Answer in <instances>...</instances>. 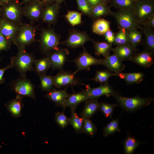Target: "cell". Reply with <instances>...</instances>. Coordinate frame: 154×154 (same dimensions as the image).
<instances>
[{"label":"cell","mask_w":154,"mask_h":154,"mask_svg":"<svg viewBox=\"0 0 154 154\" xmlns=\"http://www.w3.org/2000/svg\"><path fill=\"white\" fill-rule=\"evenodd\" d=\"M44 7L41 0H33L23 7V15L31 23L38 21L40 19Z\"/></svg>","instance_id":"obj_8"},{"label":"cell","mask_w":154,"mask_h":154,"mask_svg":"<svg viewBox=\"0 0 154 154\" xmlns=\"http://www.w3.org/2000/svg\"><path fill=\"white\" fill-rule=\"evenodd\" d=\"M2 0H0V6H1V3L2 2Z\"/></svg>","instance_id":"obj_53"},{"label":"cell","mask_w":154,"mask_h":154,"mask_svg":"<svg viewBox=\"0 0 154 154\" xmlns=\"http://www.w3.org/2000/svg\"><path fill=\"white\" fill-rule=\"evenodd\" d=\"M22 97L17 95L16 98L8 103L7 108L13 116L18 117L21 115Z\"/></svg>","instance_id":"obj_27"},{"label":"cell","mask_w":154,"mask_h":154,"mask_svg":"<svg viewBox=\"0 0 154 154\" xmlns=\"http://www.w3.org/2000/svg\"><path fill=\"white\" fill-rule=\"evenodd\" d=\"M136 0H111L110 6L118 9H127L132 11Z\"/></svg>","instance_id":"obj_29"},{"label":"cell","mask_w":154,"mask_h":154,"mask_svg":"<svg viewBox=\"0 0 154 154\" xmlns=\"http://www.w3.org/2000/svg\"><path fill=\"white\" fill-rule=\"evenodd\" d=\"M38 27L31 24L22 23L15 36L13 41L18 49H25V47L35 42Z\"/></svg>","instance_id":"obj_2"},{"label":"cell","mask_w":154,"mask_h":154,"mask_svg":"<svg viewBox=\"0 0 154 154\" xmlns=\"http://www.w3.org/2000/svg\"><path fill=\"white\" fill-rule=\"evenodd\" d=\"M35 69L38 75L45 74L50 67V63L48 57L36 60L35 63Z\"/></svg>","instance_id":"obj_28"},{"label":"cell","mask_w":154,"mask_h":154,"mask_svg":"<svg viewBox=\"0 0 154 154\" xmlns=\"http://www.w3.org/2000/svg\"><path fill=\"white\" fill-rule=\"evenodd\" d=\"M132 11L141 25L154 13V0H136Z\"/></svg>","instance_id":"obj_6"},{"label":"cell","mask_w":154,"mask_h":154,"mask_svg":"<svg viewBox=\"0 0 154 154\" xmlns=\"http://www.w3.org/2000/svg\"><path fill=\"white\" fill-rule=\"evenodd\" d=\"M104 135L107 136L116 131H120L118 119L113 120L104 129Z\"/></svg>","instance_id":"obj_40"},{"label":"cell","mask_w":154,"mask_h":154,"mask_svg":"<svg viewBox=\"0 0 154 154\" xmlns=\"http://www.w3.org/2000/svg\"><path fill=\"white\" fill-rule=\"evenodd\" d=\"M40 35V48L43 52L48 54L59 49L60 37L53 29H42Z\"/></svg>","instance_id":"obj_5"},{"label":"cell","mask_w":154,"mask_h":154,"mask_svg":"<svg viewBox=\"0 0 154 154\" xmlns=\"http://www.w3.org/2000/svg\"><path fill=\"white\" fill-rule=\"evenodd\" d=\"M22 24H15L0 17V31L7 40L11 43L13 42L15 36Z\"/></svg>","instance_id":"obj_15"},{"label":"cell","mask_w":154,"mask_h":154,"mask_svg":"<svg viewBox=\"0 0 154 154\" xmlns=\"http://www.w3.org/2000/svg\"><path fill=\"white\" fill-rule=\"evenodd\" d=\"M23 3L17 0H11L0 7L1 17L14 23H22L23 15Z\"/></svg>","instance_id":"obj_1"},{"label":"cell","mask_w":154,"mask_h":154,"mask_svg":"<svg viewBox=\"0 0 154 154\" xmlns=\"http://www.w3.org/2000/svg\"><path fill=\"white\" fill-rule=\"evenodd\" d=\"M39 76L40 81V86L42 90L48 92L52 89L53 85V77L45 74Z\"/></svg>","instance_id":"obj_35"},{"label":"cell","mask_w":154,"mask_h":154,"mask_svg":"<svg viewBox=\"0 0 154 154\" xmlns=\"http://www.w3.org/2000/svg\"><path fill=\"white\" fill-rule=\"evenodd\" d=\"M82 14L76 11H68L65 17L68 22L74 26L81 23Z\"/></svg>","instance_id":"obj_34"},{"label":"cell","mask_w":154,"mask_h":154,"mask_svg":"<svg viewBox=\"0 0 154 154\" xmlns=\"http://www.w3.org/2000/svg\"><path fill=\"white\" fill-rule=\"evenodd\" d=\"M42 2L44 6L55 3L56 0H42Z\"/></svg>","instance_id":"obj_48"},{"label":"cell","mask_w":154,"mask_h":154,"mask_svg":"<svg viewBox=\"0 0 154 154\" xmlns=\"http://www.w3.org/2000/svg\"><path fill=\"white\" fill-rule=\"evenodd\" d=\"M14 84L13 88L17 95L34 98L35 94L33 84L25 76L21 77Z\"/></svg>","instance_id":"obj_11"},{"label":"cell","mask_w":154,"mask_h":154,"mask_svg":"<svg viewBox=\"0 0 154 154\" xmlns=\"http://www.w3.org/2000/svg\"><path fill=\"white\" fill-rule=\"evenodd\" d=\"M127 36L131 45L134 48L141 41L142 39V33L136 29H132L127 31Z\"/></svg>","instance_id":"obj_32"},{"label":"cell","mask_w":154,"mask_h":154,"mask_svg":"<svg viewBox=\"0 0 154 154\" xmlns=\"http://www.w3.org/2000/svg\"><path fill=\"white\" fill-rule=\"evenodd\" d=\"M59 8L55 3L44 6L40 19L42 21L49 25L55 24L58 19Z\"/></svg>","instance_id":"obj_16"},{"label":"cell","mask_w":154,"mask_h":154,"mask_svg":"<svg viewBox=\"0 0 154 154\" xmlns=\"http://www.w3.org/2000/svg\"><path fill=\"white\" fill-rule=\"evenodd\" d=\"M75 74L61 71L53 77V85L58 88L75 85L78 82Z\"/></svg>","instance_id":"obj_14"},{"label":"cell","mask_w":154,"mask_h":154,"mask_svg":"<svg viewBox=\"0 0 154 154\" xmlns=\"http://www.w3.org/2000/svg\"><path fill=\"white\" fill-rule=\"evenodd\" d=\"M69 94L65 90H58L53 89L47 92L45 96L53 102L56 106H61L64 109Z\"/></svg>","instance_id":"obj_18"},{"label":"cell","mask_w":154,"mask_h":154,"mask_svg":"<svg viewBox=\"0 0 154 154\" xmlns=\"http://www.w3.org/2000/svg\"><path fill=\"white\" fill-rule=\"evenodd\" d=\"M64 0H56L55 3L59 7L60 4Z\"/></svg>","instance_id":"obj_50"},{"label":"cell","mask_w":154,"mask_h":154,"mask_svg":"<svg viewBox=\"0 0 154 154\" xmlns=\"http://www.w3.org/2000/svg\"><path fill=\"white\" fill-rule=\"evenodd\" d=\"M134 137H129L126 140L124 145V149L126 154H132L134 150L140 144Z\"/></svg>","instance_id":"obj_37"},{"label":"cell","mask_w":154,"mask_h":154,"mask_svg":"<svg viewBox=\"0 0 154 154\" xmlns=\"http://www.w3.org/2000/svg\"><path fill=\"white\" fill-rule=\"evenodd\" d=\"M141 29L145 38L148 51L153 53L154 51V32L153 29L145 25H142Z\"/></svg>","instance_id":"obj_24"},{"label":"cell","mask_w":154,"mask_h":154,"mask_svg":"<svg viewBox=\"0 0 154 154\" xmlns=\"http://www.w3.org/2000/svg\"><path fill=\"white\" fill-rule=\"evenodd\" d=\"M116 76L129 84L139 83L142 81L144 76V74L141 72L124 73L119 72L116 73Z\"/></svg>","instance_id":"obj_26"},{"label":"cell","mask_w":154,"mask_h":154,"mask_svg":"<svg viewBox=\"0 0 154 154\" xmlns=\"http://www.w3.org/2000/svg\"><path fill=\"white\" fill-rule=\"evenodd\" d=\"M110 29V23L103 18H99L94 23L92 27L93 32L99 35H103Z\"/></svg>","instance_id":"obj_25"},{"label":"cell","mask_w":154,"mask_h":154,"mask_svg":"<svg viewBox=\"0 0 154 154\" xmlns=\"http://www.w3.org/2000/svg\"><path fill=\"white\" fill-rule=\"evenodd\" d=\"M116 105L102 102L99 104L98 110L101 111L105 116L107 117L111 115Z\"/></svg>","instance_id":"obj_42"},{"label":"cell","mask_w":154,"mask_h":154,"mask_svg":"<svg viewBox=\"0 0 154 154\" xmlns=\"http://www.w3.org/2000/svg\"></svg>","instance_id":"obj_55"},{"label":"cell","mask_w":154,"mask_h":154,"mask_svg":"<svg viewBox=\"0 0 154 154\" xmlns=\"http://www.w3.org/2000/svg\"><path fill=\"white\" fill-rule=\"evenodd\" d=\"M110 7L107 4L101 3L92 8L90 16L97 19L102 17L111 15L112 11H111Z\"/></svg>","instance_id":"obj_23"},{"label":"cell","mask_w":154,"mask_h":154,"mask_svg":"<svg viewBox=\"0 0 154 154\" xmlns=\"http://www.w3.org/2000/svg\"><path fill=\"white\" fill-rule=\"evenodd\" d=\"M141 25H145L154 28V13L151 15L147 20Z\"/></svg>","instance_id":"obj_45"},{"label":"cell","mask_w":154,"mask_h":154,"mask_svg":"<svg viewBox=\"0 0 154 154\" xmlns=\"http://www.w3.org/2000/svg\"><path fill=\"white\" fill-rule=\"evenodd\" d=\"M85 102V105L81 114V117L84 119H90L98 110L99 104L96 99H88Z\"/></svg>","instance_id":"obj_22"},{"label":"cell","mask_w":154,"mask_h":154,"mask_svg":"<svg viewBox=\"0 0 154 154\" xmlns=\"http://www.w3.org/2000/svg\"><path fill=\"white\" fill-rule=\"evenodd\" d=\"M86 1L92 8L101 3L100 0H86Z\"/></svg>","instance_id":"obj_47"},{"label":"cell","mask_w":154,"mask_h":154,"mask_svg":"<svg viewBox=\"0 0 154 154\" xmlns=\"http://www.w3.org/2000/svg\"><path fill=\"white\" fill-rule=\"evenodd\" d=\"M55 120L57 123L62 129L69 124V118L66 117L64 112L56 113L55 115Z\"/></svg>","instance_id":"obj_39"},{"label":"cell","mask_w":154,"mask_h":154,"mask_svg":"<svg viewBox=\"0 0 154 154\" xmlns=\"http://www.w3.org/2000/svg\"><path fill=\"white\" fill-rule=\"evenodd\" d=\"M92 41V39L86 33L77 31H71L66 40L64 41L66 46L72 48L82 46L86 42Z\"/></svg>","instance_id":"obj_12"},{"label":"cell","mask_w":154,"mask_h":154,"mask_svg":"<svg viewBox=\"0 0 154 154\" xmlns=\"http://www.w3.org/2000/svg\"><path fill=\"white\" fill-rule=\"evenodd\" d=\"M83 51L74 60L77 69V72L82 70H88L90 67L93 65L101 64L102 59H98L87 52L84 48Z\"/></svg>","instance_id":"obj_9"},{"label":"cell","mask_w":154,"mask_h":154,"mask_svg":"<svg viewBox=\"0 0 154 154\" xmlns=\"http://www.w3.org/2000/svg\"><path fill=\"white\" fill-rule=\"evenodd\" d=\"M79 9L82 13L90 16L92 11V7L86 0H76Z\"/></svg>","instance_id":"obj_41"},{"label":"cell","mask_w":154,"mask_h":154,"mask_svg":"<svg viewBox=\"0 0 154 154\" xmlns=\"http://www.w3.org/2000/svg\"><path fill=\"white\" fill-rule=\"evenodd\" d=\"M101 3L107 4L110 3L111 0H100Z\"/></svg>","instance_id":"obj_49"},{"label":"cell","mask_w":154,"mask_h":154,"mask_svg":"<svg viewBox=\"0 0 154 154\" xmlns=\"http://www.w3.org/2000/svg\"><path fill=\"white\" fill-rule=\"evenodd\" d=\"M13 66V64L11 63V65L4 68L0 69V84L3 83L5 80V79L3 78V76L5 70L9 68L12 67Z\"/></svg>","instance_id":"obj_46"},{"label":"cell","mask_w":154,"mask_h":154,"mask_svg":"<svg viewBox=\"0 0 154 154\" xmlns=\"http://www.w3.org/2000/svg\"><path fill=\"white\" fill-rule=\"evenodd\" d=\"M96 131V128L90 119H85L84 120L82 127V133L93 137Z\"/></svg>","instance_id":"obj_38"},{"label":"cell","mask_w":154,"mask_h":154,"mask_svg":"<svg viewBox=\"0 0 154 154\" xmlns=\"http://www.w3.org/2000/svg\"><path fill=\"white\" fill-rule=\"evenodd\" d=\"M1 17V11H0V17Z\"/></svg>","instance_id":"obj_54"},{"label":"cell","mask_w":154,"mask_h":154,"mask_svg":"<svg viewBox=\"0 0 154 154\" xmlns=\"http://www.w3.org/2000/svg\"><path fill=\"white\" fill-rule=\"evenodd\" d=\"M112 15L116 19L119 28L127 31L132 29H141V24L136 19L133 11L127 9H118L112 12Z\"/></svg>","instance_id":"obj_4"},{"label":"cell","mask_w":154,"mask_h":154,"mask_svg":"<svg viewBox=\"0 0 154 154\" xmlns=\"http://www.w3.org/2000/svg\"><path fill=\"white\" fill-rule=\"evenodd\" d=\"M135 48L130 44H126L117 46L112 50L122 60H131L133 56Z\"/></svg>","instance_id":"obj_21"},{"label":"cell","mask_w":154,"mask_h":154,"mask_svg":"<svg viewBox=\"0 0 154 154\" xmlns=\"http://www.w3.org/2000/svg\"><path fill=\"white\" fill-rule=\"evenodd\" d=\"M116 75V73H112L109 70L98 71L93 80L102 84L106 83L110 77Z\"/></svg>","instance_id":"obj_36"},{"label":"cell","mask_w":154,"mask_h":154,"mask_svg":"<svg viewBox=\"0 0 154 154\" xmlns=\"http://www.w3.org/2000/svg\"><path fill=\"white\" fill-rule=\"evenodd\" d=\"M104 35L108 43L111 44L113 43L114 40L115 34L110 29L106 32Z\"/></svg>","instance_id":"obj_44"},{"label":"cell","mask_w":154,"mask_h":154,"mask_svg":"<svg viewBox=\"0 0 154 154\" xmlns=\"http://www.w3.org/2000/svg\"><path fill=\"white\" fill-rule=\"evenodd\" d=\"M88 99L83 91L78 92H74L69 94L67 98L65 108L69 107L71 111H75L77 106Z\"/></svg>","instance_id":"obj_19"},{"label":"cell","mask_w":154,"mask_h":154,"mask_svg":"<svg viewBox=\"0 0 154 154\" xmlns=\"http://www.w3.org/2000/svg\"><path fill=\"white\" fill-rule=\"evenodd\" d=\"M121 105L128 110H133L149 105L153 100L151 98H143L138 97L127 98L116 95L114 96Z\"/></svg>","instance_id":"obj_7"},{"label":"cell","mask_w":154,"mask_h":154,"mask_svg":"<svg viewBox=\"0 0 154 154\" xmlns=\"http://www.w3.org/2000/svg\"><path fill=\"white\" fill-rule=\"evenodd\" d=\"M33 0H23L22 3L23 4H26L29 2Z\"/></svg>","instance_id":"obj_51"},{"label":"cell","mask_w":154,"mask_h":154,"mask_svg":"<svg viewBox=\"0 0 154 154\" xmlns=\"http://www.w3.org/2000/svg\"><path fill=\"white\" fill-rule=\"evenodd\" d=\"M83 91L88 99H97L104 95L109 97L116 95L114 90L107 82L96 88H91L88 86L86 89Z\"/></svg>","instance_id":"obj_10"},{"label":"cell","mask_w":154,"mask_h":154,"mask_svg":"<svg viewBox=\"0 0 154 154\" xmlns=\"http://www.w3.org/2000/svg\"><path fill=\"white\" fill-rule=\"evenodd\" d=\"M123 61L114 53L112 55L109 54L102 59L101 64L105 66L109 71L117 73L121 72L125 68Z\"/></svg>","instance_id":"obj_17"},{"label":"cell","mask_w":154,"mask_h":154,"mask_svg":"<svg viewBox=\"0 0 154 154\" xmlns=\"http://www.w3.org/2000/svg\"><path fill=\"white\" fill-rule=\"evenodd\" d=\"M131 60L141 66L149 67L153 63V53L146 50L134 55Z\"/></svg>","instance_id":"obj_20"},{"label":"cell","mask_w":154,"mask_h":154,"mask_svg":"<svg viewBox=\"0 0 154 154\" xmlns=\"http://www.w3.org/2000/svg\"><path fill=\"white\" fill-rule=\"evenodd\" d=\"M94 43L96 55H102L105 57L110 54L112 48L111 44L105 42H97Z\"/></svg>","instance_id":"obj_30"},{"label":"cell","mask_w":154,"mask_h":154,"mask_svg":"<svg viewBox=\"0 0 154 154\" xmlns=\"http://www.w3.org/2000/svg\"><path fill=\"white\" fill-rule=\"evenodd\" d=\"M84 119L78 116L75 111H71V116L69 118V124L74 128L76 133H82V127Z\"/></svg>","instance_id":"obj_31"},{"label":"cell","mask_w":154,"mask_h":154,"mask_svg":"<svg viewBox=\"0 0 154 154\" xmlns=\"http://www.w3.org/2000/svg\"><path fill=\"white\" fill-rule=\"evenodd\" d=\"M36 60L32 54L26 52L25 49H18L16 55L11 58V63L21 77H25L26 72L34 70L33 65Z\"/></svg>","instance_id":"obj_3"},{"label":"cell","mask_w":154,"mask_h":154,"mask_svg":"<svg viewBox=\"0 0 154 154\" xmlns=\"http://www.w3.org/2000/svg\"><path fill=\"white\" fill-rule=\"evenodd\" d=\"M112 44L117 46L130 44L128 37L127 31L124 29L119 28V31L115 34L114 40Z\"/></svg>","instance_id":"obj_33"},{"label":"cell","mask_w":154,"mask_h":154,"mask_svg":"<svg viewBox=\"0 0 154 154\" xmlns=\"http://www.w3.org/2000/svg\"><path fill=\"white\" fill-rule=\"evenodd\" d=\"M47 57L50 63V67L53 70H61L66 61L69 51L67 49L59 48L48 54Z\"/></svg>","instance_id":"obj_13"},{"label":"cell","mask_w":154,"mask_h":154,"mask_svg":"<svg viewBox=\"0 0 154 154\" xmlns=\"http://www.w3.org/2000/svg\"><path fill=\"white\" fill-rule=\"evenodd\" d=\"M11 43L9 42L1 33L0 31V53L3 51L8 50Z\"/></svg>","instance_id":"obj_43"},{"label":"cell","mask_w":154,"mask_h":154,"mask_svg":"<svg viewBox=\"0 0 154 154\" xmlns=\"http://www.w3.org/2000/svg\"><path fill=\"white\" fill-rule=\"evenodd\" d=\"M11 0H3L2 1V2L1 3V6H0L2 5L3 4H4V3H6V2H7L9 1H10Z\"/></svg>","instance_id":"obj_52"}]
</instances>
